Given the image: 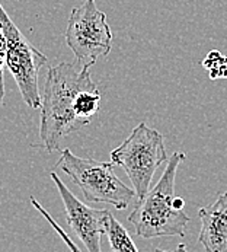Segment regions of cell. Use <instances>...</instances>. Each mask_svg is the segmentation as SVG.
<instances>
[{
	"label": "cell",
	"mask_w": 227,
	"mask_h": 252,
	"mask_svg": "<svg viewBox=\"0 0 227 252\" xmlns=\"http://www.w3.org/2000/svg\"><path fill=\"white\" fill-rule=\"evenodd\" d=\"M227 63V57L226 56H223L220 51H217V50H213V51H210L208 54H207V57L204 59V62H202V66L207 69V70H211V69H216V67H219V66H222V64H225Z\"/></svg>",
	"instance_id": "11"
},
{
	"label": "cell",
	"mask_w": 227,
	"mask_h": 252,
	"mask_svg": "<svg viewBox=\"0 0 227 252\" xmlns=\"http://www.w3.org/2000/svg\"><path fill=\"white\" fill-rule=\"evenodd\" d=\"M64 36L77 63L87 69L98 59L108 56L113 47V31L107 15L98 9L96 0H83L72 10Z\"/></svg>",
	"instance_id": "5"
},
{
	"label": "cell",
	"mask_w": 227,
	"mask_h": 252,
	"mask_svg": "<svg viewBox=\"0 0 227 252\" xmlns=\"http://www.w3.org/2000/svg\"><path fill=\"white\" fill-rule=\"evenodd\" d=\"M210 72V79L211 80H217V79H227V63L208 70Z\"/></svg>",
	"instance_id": "12"
},
{
	"label": "cell",
	"mask_w": 227,
	"mask_h": 252,
	"mask_svg": "<svg viewBox=\"0 0 227 252\" xmlns=\"http://www.w3.org/2000/svg\"><path fill=\"white\" fill-rule=\"evenodd\" d=\"M187 158L184 152H175L166 162V169L159 182L147 191L142 200H136L128 221L140 238L185 236L189 217L184 210L173 207L175 180L179 163Z\"/></svg>",
	"instance_id": "2"
},
{
	"label": "cell",
	"mask_w": 227,
	"mask_h": 252,
	"mask_svg": "<svg viewBox=\"0 0 227 252\" xmlns=\"http://www.w3.org/2000/svg\"><path fill=\"white\" fill-rule=\"evenodd\" d=\"M50 177L60 192L72 232L80 239L87 252H102L101 238L105 233V223L110 212L96 210L82 203L56 172H51Z\"/></svg>",
	"instance_id": "7"
},
{
	"label": "cell",
	"mask_w": 227,
	"mask_h": 252,
	"mask_svg": "<svg viewBox=\"0 0 227 252\" xmlns=\"http://www.w3.org/2000/svg\"><path fill=\"white\" fill-rule=\"evenodd\" d=\"M173 207H175V209H178V210H184V207H185V201H184V198H181V197H175V198H173Z\"/></svg>",
	"instance_id": "14"
},
{
	"label": "cell",
	"mask_w": 227,
	"mask_h": 252,
	"mask_svg": "<svg viewBox=\"0 0 227 252\" xmlns=\"http://www.w3.org/2000/svg\"><path fill=\"white\" fill-rule=\"evenodd\" d=\"M101 94L87 67L73 63L53 66L41 96L39 139L48 152L60 147L61 140L89 126L99 111Z\"/></svg>",
	"instance_id": "1"
},
{
	"label": "cell",
	"mask_w": 227,
	"mask_h": 252,
	"mask_svg": "<svg viewBox=\"0 0 227 252\" xmlns=\"http://www.w3.org/2000/svg\"><path fill=\"white\" fill-rule=\"evenodd\" d=\"M201 230L198 241L205 252H227V192L198 212Z\"/></svg>",
	"instance_id": "8"
},
{
	"label": "cell",
	"mask_w": 227,
	"mask_h": 252,
	"mask_svg": "<svg viewBox=\"0 0 227 252\" xmlns=\"http://www.w3.org/2000/svg\"><path fill=\"white\" fill-rule=\"evenodd\" d=\"M153 252H189V251L187 250V247H185L184 244H181V245H178L175 250H166V251H165V250H159V248H157V250H154Z\"/></svg>",
	"instance_id": "13"
},
{
	"label": "cell",
	"mask_w": 227,
	"mask_h": 252,
	"mask_svg": "<svg viewBox=\"0 0 227 252\" xmlns=\"http://www.w3.org/2000/svg\"><path fill=\"white\" fill-rule=\"evenodd\" d=\"M31 204H32V206H34V207L37 209L38 212L41 213V216L44 217V219H45V220H47V221H48V223L51 224V227H53V229H54V230H56V232L58 233V236H60V238H61L63 241H64V244H66V245L69 247V250H70V251H72V252H82L80 250H79V248H77V245H76L75 242L72 241V238H70V236H69V235H67V233H66L64 230H63V227H61V226H60V224H58V223H57V221H56V220H54L53 217L50 216V213H48V212H47V210H45V209H44V207H42V206H41V204L38 203V201L35 200V198H34V197H31Z\"/></svg>",
	"instance_id": "10"
},
{
	"label": "cell",
	"mask_w": 227,
	"mask_h": 252,
	"mask_svg": "<svg viewBox=\"0 0 227 252\" xmlns=\"http://www.w3.org/2000/svg\"><path fill=\"white\" fill-rule=\"evenodd\" d=\"M105 235L114 252H139L127 229L110 212L105 223Z\"/></svg>",
	"instance_id": "9"
},
{
	"label": "cell",
	"mask_w": 227,
	"mask_h": 252,
	"mask_svg": "<svg viewBox=\"0 0 227 252\" xmlns=\"http://www.w3.org/2000/svg\"><path fill=\"white\" fill-rule=\"evenodd\" d=\"M57 166L72 178L89 203H107L116 210H125L136 198L134 189L115 175L113 162L79 158L64 149Z\"/></svg>",
	"instance_id": "3"
},
{
	"label": "cell",
	"mask_w": 227,
	"mask_h": 252,
	"mask_svg": "<svg viewBox=\"0 0 227 252\" xmlns=\"http://www.w3.org/2000/svg\"><path fill=\"white\" fill-rule=\"evenodd\" d=\"M0 28L6 39L4 63L13 76L22 99L29 108L41 107L38 73L47 63V57L24 35L0 4Z\"/></svg>",
	"instance_id": "6"
},
{
	"label": "cell",
	"mask_w": 227,
	"mask_h": 252,
	"mask_svg": "<svg viewBox=\"0 0 227 252\" xmlns=\"http://www.w3.org/2000/svg\"><path fill=\"white\" fill-rule=\"evenodd\" d=\"M166 160L163 136L144 121L136 126L130 136L111 152V162L121 166L131 181L136 200L147 194L154 172Z\"/></svg>",
	"instance_id": "4"
}]
</instances>
